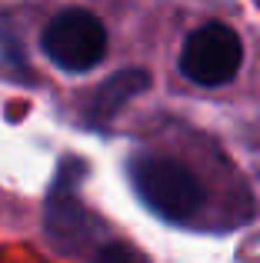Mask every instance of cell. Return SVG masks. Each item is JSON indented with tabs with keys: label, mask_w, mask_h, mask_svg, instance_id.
Returning a JSON list of instances; mask_svg holds the SVG:
<instances>
[{
	"label": "cell",
	"mask_w": 260,
	"mask_h": 263,
	"mask_svg": "<svg viewBox=\"0 0 260 263\" xmlns=\"http://www.w3.org/2000/svg\"><path fill=\"white\" fill-rule=\"evenodd\" d=\"M127 177L137 200L167 223H187L207 203V190H203L200 177L174 157L134 154L127 160Z\"/></svg>",
	"instance_id": "cell-1"
},
{
	"label": "cell",
	"mask_w": 260,
	"mask_h": 263,
	"mask_svg": "<svg viewBox=\"0 0 260 263\" xmlns=\"http://www.w3.org/2000/svg\"><path fill=\"white\" fill-rule=\"evenodd\" d=\"M40 47H44V57L53 67H60L67 73H87L107 57L110 37H107V27L97 13L73 7V10L57 13L44 27Z\"/></svg>",
	"instance_id": "cell-2"
},
{
	"label": "cell",
	"mask_w": 260,
	"mask_h": 263,
	"mask_svg": "<svg viewBox=\"0 0 260 263\" xmlns=\"http://www.w3.org/2000/svg\"><path fill=\"white\" fill-rule=\"evenodd\" d=\"M87 177V163L67 157L57 167V174L50 180L47 190V237L60 247V250H77V247L90 243L100 233V223L80 200V183Z\"/></svg>",
	"instance_id": "cell-3"
},
{
	"label": "cell",
	"mask_w": 260,
	"mask_h": 263,
	"mask_svg": "<svg viewBox=\"0 0 260 263\" xmlns=\"http://www.w3.org/2000/svg\"><path fill=\"white\" fill-rule=\"evenodd\" d=\"M244 64V40L234 27L210 20V24L190 30L180 47V73L197 87H224L237 77Z\"/></svg>",
	"instance_id": "cell-4"
},
{
	"label": "cell",
	"mask_w": 260,
	"mask_h": 263,
	"mask_svg": "<svg viewBox=\"0 0 260 263\" xmlns=\"http://www.w3.org/2000/svg\"><path fill=\"white\" fill-rule=\"evenodd\" d=\"M150 90V73L140 67H130V70H117L97 87V93L90 97V107H87V120L90 127H110V120L127 107L134 97L147 93Z\"/></svg>",
	"instance_id": "cell-5"
},
{
	"label": "cell",
	"mask_w": 260,
	"mask_h": 263,
	"mask_svg": "<svg viewBox=\"0 0 260 263\" xmlns=\"http://www.w3.org/2000/svg\"><path fill=\"white\" fill-rule=\"evenodd\" d=\"M97 263H134V257H130L127 247H120V243H107V247H100Z\"/></svg>",
	"instance_id": "cell-6"
}]
</instances>
